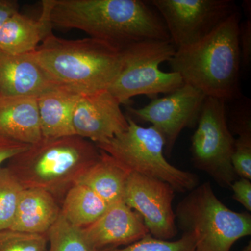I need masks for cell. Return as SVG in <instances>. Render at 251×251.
Listing matches in <instances>:
<instances>
[{
  "mask_svg": "<svg viewBox=\"0 0 251 251\" xmlns=\"http://www.w3.org/2000/svg\"><path fill=\"white\" fill-rule=\"evenodd\" d=\"M52 27L77 29L120 49L140 41L171 40L156 10L141 0H50Z\"/></svg>",
  "mask_w": 251,
  "mask_h": 251,
  "instance_id": "6da1fadb",
  "label": "cell"
},
{
  "mask_svg": "<svg viewBox=\"0 0 251 251\" xmlns=\"http://www.w3.org/2000/svg\"><path fill=\"white\" fill-rule=\"evenodd\" d=\"M240 11L193 45L176 50L170 59L172 72L186 85L206 97L230 101L242 95L239 32Z\"/></svg>",
  "mask_w": 251,
  "mask_h": 251,
  "instance_id": "7a4b0ae2",
  "label": "cell"
},
{
  "mask_svg": "<svg viewBox=\"0 0 251 251\" xmlns=\"http://www.w3.org/2000/svg\"><path fill=\"white\" fill-rule=\"evenodd\" d=\"M100 154L96 144L77 135L42 138L10 158L6 167L23 188L47 191L61 205Z\"/></svg>",
  "mask_w": 251,
  "mask_h": 251,
  "instance_id": "3957f363",
  "label": "cell"
},
{
  "mask_svg": "<svg viewBox=\"0 0 251 251\" xmlns=\"http://www.w3.org/2000/svg\"><path fill=\"white\" fill-rule=\"evenodd\" d=\"M33 57L56 85L80 94L108 90L122 69V50L94 38L67 40L50 34Z\"/></svg>",
  "mask_w": 251,
  "mask_h": 251,
  "instance_id": "277c9868",
  "label": "cell"
},
{
  "mask_svg": "<svg viewBox=\"0 0 251 251\" xmlns=\"http://www.w3.org/2000/svg\"><path fill=\"white\" fill-rule=\"evenodd\" d=\"M189 192L175 214L184 232L194 235L197 251H230L237 241L251 235V214L225 205L210 182L198 185Z\"/></svg>",
  "mask_w": 251,
  "mask_h": 251,
  "instance_id": "5b68a950",
  "label": "cell"
},
{
  "mask_svg": "<svg viewBox=\"0 0 251 251\" xmlns=\"http://www.w3.org/2000/svg\"><path fill=\"white\" fill-rule=\"evenodd\" d=\"M128 127L105 143L96 145L130 173L164 181L175 191H192L199 184L198 176L168 163L164 156V138L151 126H141L126 115Z\"/></svg>",
  "mask_w": 251,
  "mask_h": 251,
  "instance_id": "8992f818",
  "label": "cell"
},
{
  "mask_svg": "<svg viewBox=\"0 0 251 251\" xmlns=\"http://www.w3.org/2000/svg\"><path fill=\"white\" fill-rule=\"evenodd\" d=\"M176 52L171 40L140 41L122 50V66L108 91L121 104L135 96L156 98L170 94L184 85L179 74L163 72L162 63L169 62Z\"/></svg>",
  "mask_w": 251,
  "mask_h": 251,
  "instance_id": "52a82bcc",
  "label": "cell"
},
{
  "mask_svg": "<svg viewBox=\"0 0 251 251\" xmlns=\"http://www.w3.org/2000/svg\"><path fill=\"white\" fill-rule=\"evenodd\" d=\"M234 142L227 125L226 101L206 97L191 138L192 161L226 188L237 180L231 162Z\"/></svg>",
  "mask_w": 251,
  "mask_h": 251,
  "instance_id": "ba28073f",
  "label": "cell"
},
{
  "mask_svg": "<svg viewBox=\"0 0 251 251\" xmlns=\"http://www.w3.org/2000/svg\"><path fill=\"white\" fill-rule=\"evenodd\" d=\"M175 49L193 45L239 11L233 0H150Z\"/></svg>",
  "mask_w": 251,
  "mask_h": 251,
  "instance_id": "9c48e42d",
  "label": "cell"
},
{
  "mask_svg": "<svg viewBox=\"0 0 251 251\" xmlns=\"http://www.w3.org/2000/svg\"><path fill=\"white\" fill-rule=\"evenodd\" d=\"M206 96L184 84L161 98H153L143 108L127 109L130 115L151 126L164 138V151L171 153L180 133L184 128L197 125Z\"/></svg>",
  "mask_w": 251,
  "mask_h": 251,
  "instance_id": "30bf717a",
  "label": "cell"
},
{
  "mask_svg": "<svg viewBox=\"0 0 251 251\" xmlns=\"http://www.w3.org/2000/svg\"><path fill=\"white\" fill-rule=\"evenodd\" d=\"M175 191L161 180L130 173L123 201L141 216L152 237L168 240L177 234L173 208Z\"/></svg>",
  "mask_w": 251,
  "mask_h": 251,
  "instance_id": "8fae6325",
  "label": "cell"
},
{
  "mask_svg": "<svg viewBox=\"0 0 251 251\" xmlns=\"http://www.w3.org/2000/svg\"><path fill=\"white\" fill-rule=\"evenodd\" d=\"M75 135L96 145L106 143L128 127L121 104L108 90L81 94L73 115Z\"/></svg>",
  "mask_w": 251,
  "mask_h": 251,
  "instance_id": "7c38bea8",
  "label": "cell"
},
{
  "mask_svg": "<svg viewBox=\"0 0 251 251\" xmlns=\"http://www.w3.org/2000/svg\"><path fill=\"white\" fill-rule=\"evenodd\" d=\"M82 234L92 251L128 246L150 234L141 216L123 201L109 205Z\"/></svg>",
  "mask_w": 251,
  "mask_h": 251,
  "instance_id": "4fadbf2b",
  "label": "cell"
},
{
  "mask_svg": "<svg viewBox=\"0 0 251 251\" xmlns=\"http://www.w3.org/2000/svg\"><path fill=\"white\" fill-rule=\"evenodd\" d=\"M38 64L31 52H0V95L39 97L57 87Z\"/></svg>",
  "mask_w": 251,
  "mask_h": 251,
  "instance_id": "5bb4252c",
  "label": "cell"
},
{
  "mask_svg": "<svg viewBox=\"0 0 251 251\" xmlns=\"http://www.w3.org/2000/svg\"><path fill=\"white\" fill-rule=\"evenodd\" d=\"M0 136L29 145L42 139L37 97L0 95Z\"/></svg>",
  "mask_w": 251,
  "mask_h": 251,
  "instance_id": "9a60e30c",
  "label": "cell"
},
{
  "mask_svg": "<svg viewBox=\"0 0 251 251\" xmlns=\"http://www.w3.org/2000/svg\"><path fill=\"white\" fill-rule=\"evenodd\" d=\"M50 0L42 1L40 17L34 19L18 12L0 29V52L11 54L33 52L52 33Z\"/></svg>",
  "mask_w": 251,
  "mask_h": 251,
  "instance_id": "2e32d148",
  "label": "cell"
},
{
  "mask_svg": "<svg viewBox=\"0 0 251 251\" xmlns=\"http://www.w3.org/2000/svg\"><path fill=\"white\" fill-rule=\"evenodd\" d=\"M61 214V205L49 192L24 188L10 229L34 234H48Z\"/></svg>",
  "mask_w": 251,
  "mask_h": 251,
  "instance_id": "e0dca14e",
  "label": "cell"
},
{
  "mask_svg": "<svg viewBox=\"0 0 251 251\" xmlns=\"http://www.w3.org/2000/svg\"><path fill=\"white\" fill-rule=\"evenodd\" d=\"M80 94L67 87L57 86L37 97L43 138L75 135L73 115Z\"/></svg>",
  "mask_w": 251,
  "mask_h": 251,
  "instance_id": "ac0fdd59",
  "label": "cell"
},
{
  "mask_svg": "<svg viewBox=\"0 0 251 251\" xmlns=\"http://www.w3.org/2000/svg\"><path fill=\"white\" fill-rule=\"evenodd\" d=\"M100 151L98 161L77 184L91 188L110 205L123 201L126 184L130 173L108 153Z\"/></svg>",
  "mask_w": 251,
  "mask_h": 251,
  "instance_id": "d6986e66",
  "label": "cell"
},
{
  "mask_svg": "<svg viewBox=\"0 0 251 251\" xmlns=\"http://www.w3.org/2000/svg\"><path fill=\"white\" fill-rule=\"evenodd\" d=\"M108 206L91 188L77 184L66 194L61 204V214L73 226L82 229L93 224Z\"/></svg>",
  "mask_w": 251,
  "mask_h": 251,
  "instance_id": "ffe728a7",
  "label": "cell"
},
{
  "mask_svg": "<svg viewBox=\"0 0 251 251\" xmlns=\"http://www.w3.org/2000/svg\"><path fill=\"white\" fill-rule=\"evenodd\" d=\"M47 234V251H92L82 229L68 222L61 214Z\"/></svg>",
  "mask_w": 251,
  "mask_h": 251,
  "instance_id": "44dd1931",
  "label": "cell"
},
{
  "mask_svg": "<svg viewBox=\"0 0 251 251\" xmlns=\"http://www.w3.org/2000/svg\"><path fill=\"white\" fill-rule=\"evenodd\" d=\"M23 189L6 166L0 168V230L11 227Z\"/></svg>",
  "mask_w": 251,
  "mask_h": 251,
  "instance_id": "7402d4cb",
  "label": "cell"
},
{
  "mask_svg": "<svg viewBox=\"0 0 251 251\" xmlns=\"http://www.w3.org/2000/svg\"><path fill=\"white\" fill-rule=\"evenodd\" d=\"M100 251H197V248L194 235L184 232L180 239L173 242L157 239L148 234L125 247L109 248Z\"/></svg>",
  "mask_w": 251,
  "mask_h": 251,
  "instance_id": "603a6c76",
  "label": "cell"
},
{
  "mask_svg": "<svg viewBox=\"0 0 251 251\" xmlns=\"http://www.w3.org/2000/svg\"><path fill=\"white\" fill-rule=\"evenodd\" d=\"M47 234L0 230V251H47Z\"/></svg>",
  "mask_w": 251,
  "mask_h": 251,
  "instance_id": "cb8c5ba5",
  "label": "cell"
},
{
  "mask_svg": "<svg viewBox=\"0 0 251 251\" xmlns=\"http://www.w3.org/2000/svg\"><path fill=\"white\" fill-rule=\"evenodd\" d=\"M232 105L226 110L227 125L231 133L239 136L251 135V100L241 95L230 100Z\"/></svg>",
  "mask_w": 251,
  "mask_h": 251,
  "instance_id": "d4e9b609",
  "label": "cell"
},
{
  "mask_svg": "<svg viewBox=\"0 0 251 251\" xmlns=\"http://www.w3.org/2000/svg\"><path fill=\"white\" fill-rule=\"evenodd\" d=\"M231 162L237 176L251 179V135H241L235 139Z\"/></svg>",
  "mask_w": 251,
  "mask_h": 251,
  "instance_id": "484cf974",
  "label": "cell"
},
{
  "mask_svg": "<svg viewBox=\"0 0 251 251\" xmlns=\"http://www.w3.org/2000/svg\"><path fill=\"white\" fill-rule=\"evenodd\" d=\"M244 4L247 18L239 25V41L242 65L248 69L251 62V1H244Z\"/></svg>",
  "mask_w": 251,
  "mask_h": 251,
  "instance_id": "4316f807",
  "label": "cell"
},
{
  "mask_svg": "<svg viewBox=\"0 0 251 251\" xmlns=\"http://www.w3.org/2000/svg\"><path fill=\"white\" fill-rule=\"evenodd\" d=\"M230 188L233 191V198L246 208L251 211V180L240 179L235 180Z\"/></svg>",
  "mask_w": 251,
  "mask_h": 251,
  "instance_id": "83f0119b",
  "label": "cell"
},
{
  "mask_svg": "<svg viewBox=\"0 0 251 251\" xmlns=\"http://www.w3.org/2000/svg\"><path fill=\"white\" fill-rule=\"evenodd\" d=\"M29 145L0 136V168L5 162L29 148Z\"/></svg>",
  "mask_w": 251,
  "mask_h": 251,
  "instance_id": "f1b7e54d",
  "label": "cell"
},
{
  "mask_svg": "<svg viewBox=\"0 0 251 251\" xmlns=\"http://www.w3.org/2000/svg\"><path fill=\"white\" fill-rule=\"evenodd\" d=\"M19 12V5L14 0H0V29L11 16Z\"/></svg>",
  "mask_w": 251,
  "mask_h": 251,
  "instance_id": "f546056e",
  "label": "cell"
},
{
  "mask_svg": "<svg viewBox=\"0 0 251 251\" xmlns=\"http://www.w3.org/2000/svg\"><path fill=\"white\" fill-rule=\"evenodd\" d=\"M242 251H251V244H249L247 247L244 248Z\"/></svg>",
  "mask_w": 251,
  "mask_h": 251,
  "instance_id": "4dcf8cb0",
  "label": "cell"
}]
</instances>
